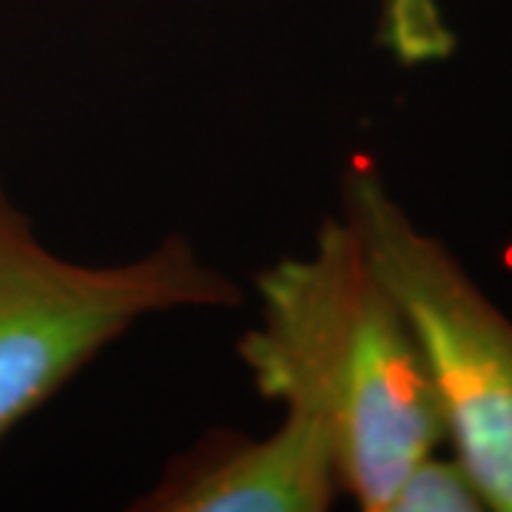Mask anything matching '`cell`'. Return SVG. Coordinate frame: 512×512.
<instances>
[{
  "label": "cell",
  "mask_w": 512,
  "mask_h": 512,
  "mask_svg": "<svg viewBox=\"0 0 512 512\" xmlns=\"http://www.w3.org/2000/svg\"><path fill=\"white\" fill-rule=\"evenodd\" d=\"M342 495L328 427L285 407L274 433L251 439L211 433L171 461L134 510L143 512H325Z\"/></svg>",
  "instance_id": "cell-4"
},
{
  "label": "cell",
  "mask_w": 512,
  "mask_h": 512,
  "mask_svg": "<svg viewBox=\"0 0 512 512\" xmlns=\"http://www.w3.org/2000/svg\"><path fill=\"white\" fill-rule=\"evenodd\" d=\"M239 302L183 234L117 265L63 259L0 183V444L140 319Z\"/></svg>",
  "instance_id": "cell-2"
},
{
  "label": "cell",
  "mask_w": 512,
  "mask_h": 512,
  "mask_svg": "<svg viewBox=\"0 0 512 512\" xmlns=\"http://www.w3.org/2000/svg\"><path fill=\"white\" fill-rule=\"evenodd\" d=\"M262 325L239 339L256 390L328 427L342 493L387 512L407 470L447 441L439 399L402 308L345 217L305 256L256 274Z\"/></svg>",
  "instance_id": "cell-1"
},
{
  "label": "cell",
  "mask_w": 512,
  "mask_h": 512,
  "mask_svg": "<svg viewBox=\"0 0 512 512\" xmlns=\"http://www.w3.org/2000/svg\"><path fill=\"white\" fill-rule=\"evenodd\" d=\"M487 501L470 473L456 456L430 453L416 461L396 493L387 512H481Z\"/></svg>",
  "instance_id": "cell-6"
},
{
  "label": "cell",
  "mask_w": 512,
  "mask_h": 512,
  "mask_svg": "<svg viewBox=\"0 0 512 512\" xmlns=\"http://www.w3.org/2000/svg\"><path fill=\"white\" fill-rule=\"evenodd\" d=\"M342 197V217L419 342L453 456L487 510L512 512V319L416 228L376 165H350Z\"/></svg>",
  "instance_id": "cell-3"
},
{
  "label": "cell",
  "mask_w": 512,
  "mask_h": 512,
  "mask_svg": "<svg viewBox=\"0 0 512 512\" xmlns=\"http://www.w3.org/2000/svg\"><path fill=\"white\" fill-rule=\"evenodd\" d=\"M379 40L402 66L439 63L456 49L439 0H382Z\"/></svg>",
  "instance_id": "cell-5"
}]
</instances>
